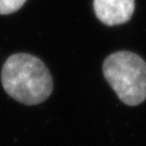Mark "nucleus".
Instances as JSON below:
<instances>
[{
    "mask_svg": "<svg viewBox=\"0 0 146 146\" xmlns=\"http://www.w3.org/2000/svg\"><path fill=\"white\" fill-rule=\"evenodd\" d=\"M1 82L8 95L25 105H37L49 99L53 79L46 64L29 53H15L5 62Z\"/></svg>",
    "mask_w": 146,
    "mask_h": 146,
    "instance_id": "1",
    "label": "nucleus"
},
{
    "mask_svg": "<svg viewBox=\"0 0 146 146\" xmlns=\"http://www.w3.org/2000/svg\"><path fill=\"white\" fill-rule=\"evenodd\" d=\"M103 75L119 100L129 106L146 100V62L131 51H117L103 63Z\"/></svg>",
    "mask_w": 146,
    "mask_h": 146,
    "instance_id": "2",
    "label": "nucleus"
},
{
    "mask_svg": "<svg viewBox=\"0 0 146 146\" xmlns=\"http://www.w3.org/2000/svg\"><path fill=\"white\" fill-rule=\"evenodd\" d=\"M93 9L100 22L106 26H116L130 21L135 0H93Z\"/></svg>",
    "mask_w": 146,
    "mask_h": 146,
    "instance_id": "3",
    "label": "nucleus"
},
{
    "mask_svg": "<svg viewBox=\"0 0 146 146\" xmlns=\"http://www.w3.org/2000/svg\"><path fill=\"white\" fill-rule=\"evenodd\" d=\"M26 0H0V15H8L19 11Z\"/></svg>",
    "mask_w": 146,
    "mask_h": 146,
    "instance_id": "4",
    "label": "nucleus"
}]
</instances>
